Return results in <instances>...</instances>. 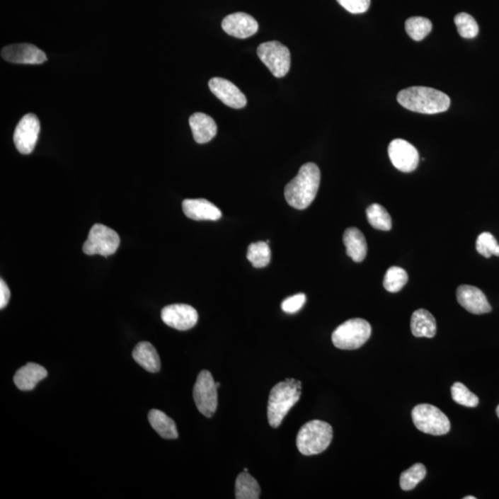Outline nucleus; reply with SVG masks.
<instances>
[{
	"mask_svg": "<svg viewBox=\"0 0 499 499\" xmlns=\"http://www.w3.org/2000/svg\"><path fill=\"white\" fill-rule=\"evenodd\" d=\"M321 173L314 163L302 165L297 176L285 187L286 201L290 207L304 210L309 207L319 192Z\"/></svg>",
	"mask_w": 499,
	"mask_h": 499,
	"instance_id": "f257e3e1",
	"label": "nucleus"
},
{
	"mask_svg": "<svg viewBox=\"0 0 499 499\" xmlns=\"http://www.w3.org/2000/svg\"><path fill=\"white\" fill-rule=\"evenodd\" d=\"M398 102L408 110L422 114H437L450 107V98L446 93L425 86H413L401 91Z\"/></svg>",
	"mask_w": 499,
	"mask_h": 499,
	"instance_id": "f03ea898",
	"label": "nucleus"
},
{
	"mask_svg": "<svg viewBox=\"0 0 499 499\" xmlns=\"http://www.w3.org/2000/svg\"><path fill=\"white\" fill-rule=\"evenodd\" d=\"M302 396V382L294 378H287L277 383L269 394L268 418L271 428H277L287 414Z\"/></svg>",
	"mask_w": 499,
	"mask_h": 499,
	"instance_id": "7ed1b4c3",
	"label": "nucleus"
},
{
	"mask_svg": "<svg viewBox=\"0 0 499 499\" xmlns=\"http://www.w3.org/2000/svg\"><path fill=\"white\" fill-rule=\"evenodd\" d=\"M332 438L333 429L329 423L313 420L299 429L296 444L302 455H317L328 449Z\"/></svg>",
	"mask_w": 499,
	"mask_h": 499,
	"instance_id": "20e7f679",
	"label": "nucleus"
},
{
	"mask_svg": "<svg viewBox=\"0 0 499 499\" xmlns=\"http://www.w3.org/2000/svg\"><path fill=\"white\" fill-rule=\"evenodd\" d=\"M370 323L362 319H353L341 323L332 334V343L340 350H356L371 337Z\"/></svg>",
	"mask_w": 499,
	"mask_h": 499,
	"instance_id": "39448f33",
	"label": "nucleus"
},
{
	"mask_svg": "<svg viewBox=\"0 0 499 499\" xmlns=\"http://www.w3.org/2000/svg\"><path fill=\"white\" fill-rule=\"evenodd\" d=\"M411 417L418 430L432 435H443L450 431V421L446 414L430 404H419L413 408Z\"/></svg>",
	"mask_w": 499,
	"mask_h": 499,
	"instance_id": "423d86ee",
	"label": "nucleus"
},
{
	"mask_svg": "<svg viewBox=\"0 0 499 499\" xmlns=\"http://www.w3.org/2000/svg\"><path fill=\"white\" fill-rule=\"evenodd\" d=\"M120 244V236L113 229L102 224H96L90 229L83 251L87 256L108 257L117 252Z\"/></svg>",
	"mask_w": 499,
	"mask_h": 499,
	"instance_id": "0eeeda50",
	"label": "nucleus"
},
{
	"mask_svg": "<svg viewBox=\"0 0 499 499\" xmlns=\"http://www.w3.org/2000/svg\"><path fill=\"white\" fill-rule=\"evenodd\" d=\"M257 55L275 77L282 78L288 74L290 52L289 48L280 42L270 41L260 45L257 48Z\"/></svg>",
	"mask_w": 499,
	"mask_h": 499,
	"instance_id": "6e6552de",
	"label": "nucleus"
},
{
	"mask_svg": "<svg viewBox=\"0 0 499 499\" xmlns=\"http://www.w3.org/2000/svg\"><path fill=\"white\" fill-rule=\"evenodd\" d=\"M217 389L210 372L202 370L193 388V398L200 413L207 418H211L217 409Z\"/></svg>",
	"mask_w": 499,
	"mask_h": 499,
	"instance_id": "1a4fd4ad",
	"label": "nucleus"
},
{
	"mask_svg": "<svg viewBox=\"0 0 499 499\" xmlns=\"http://www.w3.org/2000/svg\"><path fill=\"white\" fill-rule=\"evenodd\" d=\"M40 122L35 114L24 115L15 129V147L23 155H29L35 149L40 133Z\"/></svg>",
	"mask_w": 499,
	"mask_h": 499,
	"instance_id": "9d476101",
	"label": "nucleus"
},
{
	"mask_svg": "<svg viewBox=\"0 0 499 499\" xmlns=\"http://www.w3.org/2000/svg\"><path fill=\"white\" fill-rule=\"evenodd\" d=\"M389 156L393 166L406 173L415 171L420 161L416 148L402 139H395L389 144Z\"/></svg>",
	"mask_w": 499,
	"mask_h": 499,
	"instance_id": "9b49d317",
	"label": "nucleus"
},
{
	"mask_svg": "<svg viewBox=\"0 0 499 499\" xmlns=\"http://www.w3.org/2000/svg\"><path fill=\"white\" fill-rule=\"evenodd\" d=\"M161 319L166 326L180 331L193 328L198 322V313L188 304H171L163 308Z\"/></svg>",
	"mask_w": 499,
	"mask_h": 499,
	"instance_id": "f8f14e48",
	"label": "nucleus"
},
{
	"mask_svg": "<svg viewBox=\"0 0 499 499\" xmlns=\"http://www.w3.org/2000/svg\"><path fill=\"white\" fill-rule=\"evenodd\" d=\"M1 56L15 64H43L47 57L43 50L32 44H15L3 48Z\"/></svg>",
	"mask_w": 499,
	"mask_h": 499,
	"instance_id": "ddd939ff",
	"label": "nucleus"
},
{
	"mask_svg": "<svg viewBox=\"0 0 499 499\" xmlns=\"http://www.w3.org/2000/svg\"><path fill=\"white\" fill-rule=\"evenodd\" d=\"M211 92L229 108L240 110L247 105V98L234 84L224 78H212L208 83Z\"/></svg>",
	"mask_w": 499,
	"mask_h": 499,
	"instance_id": "4468645a",
	"label": "nucleus"
},
{
	"mask_svg": "<svg viewBox=\"0 0 499 499\" xmlns=\"http://www.w3.org/2000/svg\"><path fill=\"white\" fill-rule=\"evenodd\" d=\"M258 23L255 18L244 12H236L224 18L222 28L228 35L236 38L245 39L256 35Z\"/></svg>",
	"mask_w": 499,
	"mask_h": 499,
	"instance_id": "2eb2a0df",
	"label": "nucleus"
},
{
	"mask_svg": "<svg viewBox=\"0 0 499 499\" xmlns=\"http://www.w3.org/2000/svg\"><path fill=\"white\" fill-rule=\"evenodd\" d=\"M457 299L464 309L474 314H488L492 311L486 295L474 286H459L457 289Z\"/></svg>",
	"mask_w": 499,
	"mask_h": 499,
	"instance_id": "dca6fc26",
	"label": "nucleus"
},
{
	"mask_svg": "<svg viewBox=\"0 0 499 499\" xmlns=\"http://www.w3.org/2000/svg\"><path fill=\"white\" fill-rule=\"evenodd\" d=\"M183 210L187 217L193 220H212L222 219V213L216 205L205 199H186L183 202Z\"/></svg>",
	"mask_w": 499,
	"mask_h": 499,
	"instance_id": "f3484780",
	"label": "nucleus"
},
{
	"mask_svg": "<svg viewBox=\"0 0 499 499\" xmlns=\"http://www.w3.org/2000/svg\"><path fill=\"white\" fill-rule=\"evenodd\" d=\"M47 371L43 366L29 362L17 371L13 381L17 388L22 391H31L41 380L47 377Z\"/></svg>",
	"mask_w": 499,
	"mask_h": 499,
	"instance_id": "a211bd4d",
	"label": "nucleus"
},
{
	"mask_svg": "<svg viewBox=\"0 0 499 499\" xmlns=\"http://www.w3.org/2000/svg\"><path fill=\"white\" fill-rule=\"evenodd\" d=\"M189 123L196 143L207 144L217 135V126L210 116L201 112L193 114Z\"/></svg>",
	"mask_w": 499,
	"mask_h": 499,
	"instance_id": "6ab92c4d",
	"label": "nucleus"
},
{
	"mask_svg": "<svg viewBox=\"0 0 499 499\" xmlns=\"http://www.w3.org/2000/svg\"><path fill=\"white\" fill-rule=\"evenodd\" d=\"M343 243L346 247L347 255L356 263L364 261L367 255V243L365 235L360 229L355 228L347 229L343 235Z\"/></svg>",
	"mask_w": 499,
	"mask_h": 499,
	"instance_id": "aec40b11",
	"label": "nucleus"
},
{
	"mask_svg": "<svg viewBox=\"0 0 499 499\" xmlns=\"http://www.w3.org/2000/svg\"><path fill=\"white\" fill-rule=\"evenodd\" d=\"M411 328L414 337L431 338L437 334V322L430 311L419 309L411 316Z\"/></svg>",
	"mask_w": 499,
	"mask_h": 499,
	"instance_id": "412c9836",
	"label": "nucleus"
},
{
	"mask_svg": "<svg viewBox=\"0 0 499 499\" xmlns=\"http://www.w3.org/2000/svg\"><path fill=\"white\" fill-rule=\"evenodd\" d=\"M132 357L139 365L150 373H157L161 368V362L156 348L147 341L136 345Z\"/></svg>",
	"mask_w": 499,
	"mask_h": 499,
	"instance_id": "4be33fe9",
	"label": "nucleus"
},
{
	"mask_svg": "<svg viewBox=\"0 0 499 499\" xmlns=\"http://www.w3.org/2000/svg\"><path fill=\"white\" fill-rule=\"evenodd\" d=\"M148 420L157 434L165 440H176L178 430L176 423L166 414L159 410L150 411Z\"/></svg>",
	"mask_w": 499,
	"mask_h": 499,
	"instance_id": "5701e85b",
	"label": "nucleus"
},
{
	"mask_svg": "<svg viewBox=\"0 0 499 499\" xmlns=\"http://www.w3.org/2000/svg\"><path fill=\"white\" fill-rule=\"evenodd\" d=\"M260 493L261 488L258 482L248 471L239 474L235 483L236 498L258 499Z\"/></svg>",
	"mask_w": 499,
	"mask_h": 499,
	"instance_id": "b1692460",
	"label": "nucleus"
},
{
	"mask_svg": "<svg viewBox=\"0 0 499 499\" xmlns=\"http://www.w3.org/2000/svg\"><path fill=\"white\" fill-rule=\"evenodd\" d=\"M368 222L374 229L389 231L392 228L391 217L385 207L378 204L369 205L366 210Z\"/></svg>",
	"mask_w": 499,
	"mask_h": 499,
	"instance_id": "393cba45",
	"label": "nucleus"
},
{
	"mask_svg": "<svg viewBox=\"0 0 499 499\" xmlns=\"http://www.w3.org/2000/svg\"><path fill=\"white\" fill-rule=\"evenodd\" d=\"M247 259L252 263L253 268H265L271 261V250L269 244L266 241H258L251 244L248 247Z\"/></svg>",
	"mask_w": 499,
	"mask_h": 499,
	"instance_id": "a878e982",
	"label": "nucleus"
},
{
	"mask_svg": "<svg viewBox=\"0 0 499 499\" xmlns=\"http://www.w3.org/2000/svg\"><path fill=\"white\" fill-rule=\"evenodd\" d=\"M430 20L423 17H411L405 23V30L414 41H422L432 31Z\"/></svg>",
	"mask_w": 499,
	"mask_h": 499,
	"instance_id": "bb28decb",
	"label": "nucleus"
},
{
	"mask_svg": "<svg viewBox=\"0 0 499 499\" xmlns=\"http://www.w3.org/2000/svg\"><path fill=\"white\" fill-rule=\"evenodd\" d=\"M426 476V469L422 464L411 466L407 471L401 474L399 485L404 491H410L416 488Z\"/></svg>",
	"mask_w": 499,
	"mask_h": 499,
	"instance_id": "cd10ccee",
	"label": "nucleus"
},
{
	"mask_svg": "<svg viewBox=\"0 0 499 499\" xmlns=\"http://www.w3.org/2000/svg\"><path fill=\"white\" fill-rule=\"evenodd\" d=\"M408 282V274L403 268L391 266L384 277L383 285L389 292L396 293L401 290Z\"/></svg>",
	"mask_w": 499,
	"mask_h": 499,
	"instance_id": "c85d7f7f",
	"label": "nucleus"
},
{
	"mask_svg": "<svg viewBox=\"0 0 499 499\" xmlns=\"http://www.w3.org/2000/svg\"><path fill=\"white\" fill-rule=\"evenodd\" d=\"M454 22L457 30L461 38L466 39H473L476 38L479 33V26L473 16L470 14L461 12L456 15Z\"/></svg>",
	"mask_w": 499,
	"mask_h": 499,
	"instance_id": "c756f323",
	"label": "nucleus"
},
{
	"mask_svg": "<svg viewBox=\"0 0 499 499\" xmlns=\"http://www.w3.org/2000/svg\"><path fill=\"white\" fill-rule=\"evenodd\" d=\"M453 401L462 406L474 408L479 404V398L476 394L470 391L464 384L457 382L452 388Z\"/></svg>",
	"mask_w": 499,
	"mask_h": 499,
	"instance_id": "7c9ffc66",
	"label": "nucleus"
},
{
	"mask_svg": "<svg viewBox=\"0 0 499 499\" xmlns=\"http://www.w3.org/2000/svg\"><path fill=\"white\" fill-rule=\"evenodd\" d=\"M476 250L481 256L490 258L492 256H499V244L490 232L481 233L476 241Z\"/></svg>",
	"mask_w": 499,
	"mask_h": 499,
	"instance_id": "2f4dec72",
	"label": "nucleus"
},
{
	"mask_svg": "<svg viewBox=\"0 0 499 499\" xmlns=\"http://www.w3.org/2000/svg\"><path fill=\"white\" fill-rule=\"evenodd\" d=\"M305 302H306V296L304 293H299L284 299L281 308L287 314H295L302 309Z\"/></svg>",
	"mask_w": 499,
	"mask_h": 499,
	"instance_id": "473e14b6",
	"label": "nucleus"
},
{
	"mask_svg": "<svg viewBox=\"0 0 499 499\" xmlns=\"http://www.w3.org/2000/svg\"><path fill=\"white\" fill-rule=\"evenodd\" d=\"M338 4L353 14L365 13L370 8L371 0H337Z\"/></svg>",
	"mask_w": 499,
	"mask_h": 499,
	"instance_id": "72a5a7b5",
	"label": "nucleus"
},
{
	"mask_svg": "<svg viewBox=\"0 0 499 499\" xmlns=\"http://www.w3.org/2000/svg\"><path fill=\"white\" fill-rule=\"evenodd\" d=\"M11 299V290L4 280H0V308L4 309Z\"/></svg>",
	"mask_w": 499,
	"mask_h": 499,
	"instance_id": "f704fd0d",
	"label": "nucleus"
},
{
	"mask_svg": "<svg viewBox=\"0 0 499 499\" xmlns=\"http://www.w3.org/2000/svg\"><path fill=\"white\" fill-rule=\"evenodd\" d=\"M464 499H476V497H474V495H467V497L464 498Z\"/></svg>",
	"mask_w": 499,
	"mask_h": 499,
	"instance_id": "c9c22d12",
	"label": "nucleus"
},
{
	"mask_svg": "<svg viewBox=\"0 0 499 499\" xmlns=\"http://www.w3.org/2000/svg\"><path fill=\"white\" fill-rule=\"evenodd\" d=\"M495 411H497V415H498V418H499V405H498V406L497 407V410H495Z\"/></svg>",
	"mask_w": 499,
	"mask_h": 499,
	"instance_id": "e433bc0d",
	"label": "nucleus"
},
{
	"mask_svg": "<svg viewBox=\"0 0 499 499\" xmlns=\"http://www.w3.org/2000/svg\"><path fill=\"white\" fill-rule=\"evenodd\" d=\"M216 386L217 389H219L220 383H216Z\"/></svg>",
	"mask_w": 499,
	"mask_h": 499,
	"instance_id": "4c0bfd02",
	"label": "nucleus"
},
{
	"mask_svg": "<svg viewBox=\"0 0 499 499\" xmlns=\"http://www.w3.org/2000/svg\"><path fill=\"white\" fill-rule=\"evenodd\" d=\"M243 471H248V469H247V468H244Z\"/></svg>",
	"mask_w": 499,
	"mask_h": 499,
	"instance_id": "58836bf2",
	"label": "nucleus"
}]
</instances>
